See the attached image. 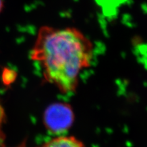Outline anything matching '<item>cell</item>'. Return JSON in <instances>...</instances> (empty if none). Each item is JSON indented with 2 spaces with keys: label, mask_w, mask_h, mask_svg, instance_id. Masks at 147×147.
Wrapping results in <instances>:
<instances>
[{
  "label": "cell",
  "mask_w": 147,
  "mask_h": 147,
  "mask_svg": "<svg viewBox=\"0 0 147 147\" xmlns=\"http://www.w3.org/2000/svg\"><path fill=\"white\" fill-rule=\"evenodd\" d=\"M44 80L62 93L76 91L80 73L91 65L93 45L75 27H42L30 54Z\"/></svg>",
  "instance_id": "1"
},
{
  "label": "cell",
  "mask_w": 147,
  "mask_h": 147,
  "mask_svg": "<svg viewBox=\"0 0 147 147\" xmlns=\"http://www.w3.org/2000/svg\"><path fill=\"white\" fill-rule=\"evenodd\" d=\"M75 116L70 104L56 102L46 108L43 116L44 125L51 133L61 135L67 131L74 122Z\"/></svg>",
  "instance_id": "2"
},
{
  "label": "cell",
  "mask_w": 147,
  "mask_h": 147,
  "mask_svg": "<svg viewBox=\"0 0 147 147\" xmlns=\"http://www.w3.org/2000/svg\"><path fill=\"white\" fill-rule=\"evenodd\" d=\"M38 147H86L81 140L71 136L59 135Z\"/></svg>",
  "instance_id": "3"
},
{
  "label": "cell",
  "mask_w": 147,
  "mask_h": 147,
  "mask_svg": "<svg viewBox=\"0 0 147 147\" xmlns=\"http://www.w3.org/2000/svg\"><path fill=\"white\" fill-rule=\"evenodd\" d=\"M16 78V72L12 69L5 67L2 72V80L5 85H10L15 81Z\"/></svg>",
  "instance_id": "4"
},
{
  "label": "cell",
  "mask_w": 147,
  "mask_h": 147,
  "mask_svg": "<svg viewBox=\"0 0 147 147\" xmlns=\"http://www.w3.org/2000/svg\"><path fill=\"white\" fill-rule=\"evenodd\" d=\"M5 114L4 112V109L0 104V129H1V127L2 125V123L5 121Z\"/></svg>",
  "instance_id": "5"
},
{
  "label": "cell",
  "mask_w": 147,
  "mask_h": 147,
  "mask_svg": "<svg viewBox=\"0 0 147 147\" xmlns=\"http://www.w3.org/2000/svg\"><path fill=\"white\" fill-rule=\"evenodd\" d=\"M4 140H5L4 134H3L1 129H0V147H5Z\"/></svg>",
  "instance_id": "6"
},
{
  "label": "cell",
  "mask_w": 147,
  "mask_h": 147,
  "mask_svg": "<svg viewBox=\"0 0 147 147\" xmlns=\"http://www.w3.org/2000/svg\"><path fill=\"white\" fill-rule=\"evenodd\" d=\"M3 7V0H0V12H1V10H2Z\"/></svg>",
  "instance_id": "7"
},
{
  "label": "cell",
  "mask_w": 147,
  "mask_h": 147,
  "mask_svg": "<svg viewBox=\"0 0 147 147\" xmlns=\"http://www.w3.org/2000/svg\"><path fill=\"white\" fill-rule=\"evenodd\" d=\"M17 147H26V144H25V142H23V143H21L19 146H18Z\"/></svg>",
  "instance_id": "8"
}]
</instances>
